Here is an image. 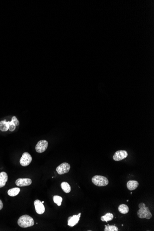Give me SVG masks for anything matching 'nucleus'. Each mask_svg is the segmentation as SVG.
Here are the masks:
<instances>
[{"label":"nucleus","mask_w":154,"mask_h":231,"mask_svg":"<svg viewBox=\"0 0 154 231\" xmlns=\"http://www.w3.org/2000/svg\"><path fill=\"white\" fill-rule=\"evenodd\" d=\"M18 224L21 228H28L34 225V221L31 216L25 215H22L19 218L18 221Z\"/></svg>","instance_id":"1"},{"label":"nucleus","mask_w":154,"mask_h":231,"mask_svg":"<svg viewBox=\"0 0 154 231\" xmlns=\"http://www.w3.org/2000/svg\"><path fill=\"white\" fill-rule=\"evenodd\" d=\"M92 182L97 187H105L109 184V180L105 176L95 175L91 179Z\"/></svg>","instance_id":"2"},{"label":"nucleus","mask_w":154,"mask_h":231,"mask_svg":"<svg viewBox=\"0 0 154 231\" xmlns=\"http://www.w3.org/2000/svg\"><path fill=\"white\" fill-rule=\"evenodd\" d=\"M137 215L138 217L141 219L146 218L149 220L152 217V214L148 207H147L139 208L137 212Z\"/></svg>","instance_id":"3"},{"label":"nucleus","mask_w":154,"mask_h":231,"mask_svg":"<svg viewBox=\"0 0 154 231\" xmlns=\"http://www.w3.org/2000/svg\"><path fill=\"white\" fill-rule=\"evenodd\" d=\"M32 161V157L28 152H25L20 159V163L21 165L23 167H26L30 165Z\"/></svg>","instance_id":"4"},{"label":"nucleus","mask_w":154,"mask_h":231,"mask_svg":"<svg viewBox=\"0 0 154 231\" xmlns=\"http://www.w3.org/2000/svg\"><path fill=\"white\" fill-rule=\"evenodd\" d=\"M70 168L71 166L69 164L66 163H63L56 167V170L59 175H62L64 174L68 173L70 170Z\"/></svg>","instance_id":"5"},{"label":"nucleus","mask_w":154,"mask_h":231,"mask_svg":"<svg viewBox=\"0 0 154 231\" xmlns=\"http://www.w3.org/2000/svg\"><path fill=\"white\" fill-rule=\"evenodd\" d=\"M48 142L45 140H40L36 145L35 150L38 153H42L47 150L48 147Z\"/></svg>","instance_id":"6"},{"label":"nucleus","mask_w":154,"mask_h":231,"mask_svg":"<svg viewBox=\"0 0 154 231\" xmlns=\"http://www.w3.org/2000/svg\"><path fill=\"white\" fill-rule=\"evenodd\" d=\"M128 156V153L126 150H120L116 151L113 156V159L115 161H120L127 158Z\"/></svg>","instance_id":"7"},{"label":"nucleus","mask_w":154,"mask_h":231,"mask_svg":"<svg viewBox=\"0 0 154 231\" xmlns=\"http://www.w3.org/2000/svg\"><path fill=\"white\" fill-rule=\"evenodd\" d=\"M34 204L36 211L38 214L42 215L44 213L45 210L44 206L41 201L38 200V199L36 200Z\"/></svg>","instance_id":"8"},{"label":"nucleus","mask_w":154,"mask_h":231,"mask_svg":"<svg viewBox=\"0 0 154 231\" xmlns=\"http://www.w3.org/2000/svg\"><path fill=\"white\" fill-rule=\"evenodd\" d=\"M32 180L29 178H20L16 180L15 184L18 187H26L31 185Z\"/></svg>","instance_id":"9"},{"label":"nucleus","mask_w":154,"mask_h":231,"mask_svg":"<svg viewBox=\"0 0 154 231\" xmlns=\"http://www.w3.org/2000/svg\"><path fill=\"white\" fill-rule=\"evenodd\" d=\"M80 220V217L78 215H74L70 216L68 219L67 225L70 227H74V226L78 224L79 221Z\"/></svg>","instance_id":"10"},{"label":"nucleus","mask_w":154,"mask_h":231,"mask_svg":"<svg viewBox=\"0 0 154 231\" xmlns=\"http://www.w3.org/2000/svg\"><path fill=\"white\" fill-rule=\"evenodd\" d=\"M8 180V174L5 172L0 173V188H2L6 185Z\"/></svg>","instance_id":"11"},{"label":"nucleus","mask_w":154,"mask_h":231,"mask_svg":"<svg viewBox=\"0 0 154 231\" xmlns=\"http://www.w3.org/2000/svg\"><path fill=\"white\" fill-rule=\"evenodd\" d=\"M139 183L136 180H129L127 183V188L130 191L136 190L138 187Z\"/></svg>","instance_id":"12"},{"label":"nucleus","mask_w":154,"mask_h":231,"mask_svg":"<svg viewBox=\"0 0 154 231\" xmlns=\"http://www.w3.org/2000/svg\"><path fill=\"white\" fill-rule=\"evenodd\" d=\"M9 129L8 121L6 120L0 121V130L2 132H7Z\"/></svg>","instance_id":"13"},{"label":"nucleus","mask_w":154,"mask_h":231,"mask_svg":"<svg viewBox=\"0 0 154 231\" xmlns=\"http://www.w3.org/2000/svg\"><path fill=\"white\" fill-rule=\"evenodd\" d=\"M21 189L18 187H15L9 189L8 191V194L11 197H15L20 193Z\"/></svg>","instance_id":"14"},{"label":"nucleus","mask_w":154,"mask_h":231,"mask_svg":"<svg viewBox=\"0 0 154 231\" xmlns=\"http://www.w3.org/2000/svg\"><path fill=\"white\" fill-rule=\"evenodd\" d=\"M118 210L120 213L122 214H127L129 211V208L128 206L125 204H121L118 207Z\"/></svg>","instance_id":"15"},{"label":"nucleus","mask_w":154,"mask_h":231,"mask_svg":"<svg viewBox=\"0 0 154 231\" xmlns=\"http://www.w3.org/2000/svg\"><path fill=\"white\" fill-rule=\"evenodd\" d=\"M61 186L63 191L66 193H68L71 191V186L67 182H62Z\"/></svg>","instance_id":"16"},{"label":"nucleus","mask_w":154,"mask_h":231,"mask_svg":"<svg viewBox=\"0 0 154 231\" xmlns=\"http://www.w3.org/2000/svg\"><path fill=\"white\" fill-rule=\"evenodd\" d=\"M114 218V215L111 213H107L105 215H103L101 217V220L103 221L107 222L109 221H112Z\"/></svg>","instance_id":"17"},{"label":"nucleus","mask_w":154,"mask_h":231,"mask_svg":"<svg viewBox=\"0 0 154 231\" xmlns=\"http://www.w3.org/2000/svg\"><path fill=\"white\" fill-rule=\"evenodd\" d=\"M53 200H54L55 204H57L58 206H61L63 199L61 196L55 195V196H54L53 197Z\"/></svg>","instance_id":"18"},{"label":"nucleus","mask_w":154,"mask_h":231,"mask_svg":"<svg viewBox=\"0 0 154 231\" xmlns=\"http://www.w3.org/2000/svg\"><path fill=\"white\" fill-rule=\"evenodd\" d=\"M104 231H118V228L115 225H108L105 227Z\"/></svg>","instance_id":"19"},{"label":"nucleus","mask_w":154,"mask_h":231,"mask_svg":"<svg viewBox=\"0 0 154 231\" xmlns=\"http://www.w3.org/2000/svg\"><path fill=\"white\" fill-rule=\"evenodd\" d=\"M8 125H9V130L10 132H13L16 129V126L15 124L14 123L13 121H8Z\"/></svg>","instance_id":"20"},{"label":"nucleus","mask_w":154,"mask_h":231,"mask_svg":"<svg viewBox=\"0 0 154 231\" xmlns=\"http://www.w3.org/2000/svg\"><path fill=\"white\" fill-rule=\"evenodd\" d=\"M12 121H13L14 123L15 124V126H18L20 125V122L18 120V119L16 118V117L14 116L12 118Z\"/></svg>","instance_id":"21"},{"label":"nucleus","mask_w":154,"mask_h":231,"mask_svg":"<svg viewBox=\"0 0 154 231\" xmlns=\"http://www.w3.org/2000/svg\"><path fill=\"white\" fill-rule=\"evenodd\" d=\"M146 207V205L145 204H144L143 202H141L140 204H139L138 205V207L139 208H144V207Z\"/></svg>","instance_id":"22"},{"label":"nucleus","mask_w":154,"mask_h":231,"mask_svg":"<svg viewBox=\"0 0 154 231\" xmlns=\"http://www.w3.org/2000/svg\"><path fill=\"white\" fill-rule=\"evenodd\" d=\"M3 208V202L1 201V200L0 199V210L2 209Z\"/></svg>","instance_id":"23"},{"label":"nucleus","mask_w":154,"mask_h":231,"mask_svg":"<svg viewBox=\"0 0 154 231\" xmlns=\"http://www.w3.org/2000/svg\"><path fill=\"white\" fill-rule=\"evenodd\" d=\"M81 213H79V215H79V217H80V216H81Z\"/></svg>","instance_id":"24"},{"label":"nucleus","mask_w":154,"mask_h":231,"mask_svg":"<svg viewBox=\"0 0 154 231\" xmlns=\"http://www.w3.org/2000/svg\"><path fill=\"white\" fill-rule=\"evenodd\" d=\"M127 202H128L129 201V200H127Z\"/></svg>","instance_id":"25"},{"label":"nucleus","mask_w":154,"mask_h":231,"mask_svg":"<svg viewBox=\"0 0 154 231\" xmlns=\"http://www.w3.org/2000/svg\"><path fill=\"white\" fill-rule=\"evenodd\" d=\"M42 204H44V201H42Z\"/></svg>","instance_id":"26"}]
</instances>
